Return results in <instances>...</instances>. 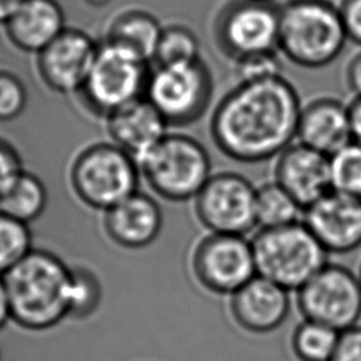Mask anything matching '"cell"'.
Wrapping results in <instances>:
<instances>
[{"label": "cell", "mask_w": 361, "mask_h": 361, "mask_svg": "<svg viewBox=\"0 0 361 361\" xmlns=\"http://www.w3.org/2000/svg\"><path fill=\"white\" fill-rule=\"evenodd\" d=\"M300 110L295 86L282 75L237 82L214 107L210 135L234 161H268L296 141Z\"/></svg>", "instance_id": "obj_1"}, {"label": "cell", "mask_w": 361, "mask_h": 361, "mask_svg": "<svg viewBox=\"0 0 361 361\" xmlns=\"http://www.w3.org/2000/svg\"><path fill=\"white\" fill-rule=\"evenodd\" d=\"M3 279L17 326L42 331L69 317L72 267L54 252L32 250Z\"/></svg>", "instance_id": "obj_2"}, {"label": "cell", "mask_w": 361, "mask_h": 361, "mask_svg": "<svg viewBox=\"0 0 361 361\" xmlns=\"http://www.w3.org/2000/svg\"><path fill=\"white\" fill-rule=\"evenodd\" d=\"M348 38L337 4L288 0L279 7L278 51L292 63L319 69L334 62Z\"/></svg>", "instance_id": "obj_3"}, {"label": "cell", "mask_w": 361, "mask_h": 361, "mask_svg": "<svg viewBox=\"0 0 361 361\" xmlns=\"http://www.w3.org/2000/svg\"><path fill=\"white\" fill-rule=\"evenodd\" d=\"M251 245L257 275L289 292H298L329 264V252L303 221L259 228L251 237Z\"/></svg>", "instance_id": "obj_4"}, {"label": "cell", "mask_w": 361, "mask_h": 361, "mask_svg": "<svg viewBox=\"0 0 361 361\" xmlns=\"http://www.w3.org/2000/svg\"><path fill=\"white\" fill-rule=\"evenodd\" d=\"M140 180L137 161L111 141L82 148L69 168L75 196L85 206L103 213L135 193Z\"/></svg>", "instance_id": "obj_5"}, {"label": "cell", "mask_w": 361, "mask_h": 361, "mask_svg": "<svg viewBox=\"0 0 361 361\" xmlns=\"http://www.w3.org/2000/svg\"><path fill=\"white\" fill-rule=\"evenodd\" d=\"M138 168L149 189L169 202L195 199L213 175L203 144L188 134L169 131L138 161Z\"/></svg>", "instance_id": "obj_6"}, {"label": "cell", "mask_w": 361, "mask_h": 361, "mask_svg": "<svg viewBox=\"0 0 361 361\" xmlns=\"http://www.w3.org/2000/svg\"><path fill=\"white\" fill-rule=\"evenodd\" d=\"M213 92L212 71L200 58L179 65H155L149 71L144 97L168 126L183 127L203 117Z\"/></svg>", "instance_id": "obj_7"}, {"label": "cell", "mask_w": 361, "mask_h": 361, "mask_svg": "<svg viewBox=\"0 0 361 361\" xmlns=\"http://www.w3.org/2000/svg\"><path fill=\"white\" fill-rule=\"evenodd\" d=\"M279 7L265 0H231L216 14L213 38L233 63L279 52Z\"/></svg>", "instance_id": "obj_8"}, {"label": "cell", "mask_w": 361, "mask_h": 361, "mask_svg": "<svg viewBox=\"0 0 361 361\" xmlns=\"http://www.w3.org/2000/svg\"><path fill=\"white\" fill-rule=\"evenodd\" d=\"M148 75L147 62L126 49L102 42L79 94L90 111L106 118L144 96Z\"/></svg>", "instance_id": "obj_9"}, {"label": "cell", "mask_w": 361, "mask_h": 361, "mask_svg": "<svg viewBox=\"0 0 361 361\" xmlns=\"http://www.w3.org/2000/svg\"><path fill=\"white\" fill-rule=\"evenodd\" d=\"M303 319L337 331L358 326L361 319V282L358 274L337 264H326L298 292Z\"/></svg>", "instance_id": "obj_10"}, {"label": "cell", "mask_w": 361, "mask_h": 361, "mask_svg": "<svg viewBox=\"0 0 361 361\" xmlns=\"http://www.w3.org/2000/svg\"><path fill=\"white\" fill-rule=\"evenodd\" d=\"M195 279L214 295L231 296L257 275L251 240L245 235L209 233L192 251Z\"/></svg>", "instance_id": "obj_11"}, {"label": "cell", "mask_w": 361, "mask_h": 361, "mask_svg": "<svg viewBox=\"0 0 361 361\" xmlns=\"http://www.w3.org/2000/svg\"><path fill=\"white\" fill-rule=\"evenodd\" d=\"M257 186L245 176L223 171L213 173L195 202V214L209 233L245 235L257 226Z\"/></svg>", "instance_id": "obj_12"}, {"label": "cell", "mask_w": 361, "mask_h": 361, "mask_svg": "<svg viewBox=\"0 0 361 361\" xmlns=\"http://www.w3.org/2000/svg\"><path fill=\"white\" fill-rule=\"evenodd\" d=\"M99 44L83 30L66 27L49 45L37 54L38 78L51 92L73 94L82 90Z\"/></svg>", "instance_id": "obj_13"}, {"label": "cell", "mask_w": 361, "mask_h": 361, "mask_svg": "<svg viewBox=\"0 0 361 361\" xmlns=\"http://www.w3.org/2000/svg\"><path fill=\"white\" fill-rule=\"evenodd\" d=\"M303 224L329 254L361 247V200L330 190L303 210Z\"/></svg>", "instance_id": "obj_14"}, {"label": "cell", "mask_w": 361, "mask_h": 361, "mask_svg": "<svg viewBox=\"0 0 361 361\" xmlns=\"http://www.w3.org/2000/svg\"><path fill=\"white\" fill-rule=\"evenodd\" d=\"M289 290L255 275L230 296L228 310L238 327L252 334L279 329L290 313Z\"/></svg>", "instance_id": "obj_15"}, {"label": "cell", "mask_w": 361, "mask_h": 361, "mask_svg": "<svg viewBox=\"0 0 361 361\" xmlns=\"http://www.w3.org/2000/svg\"><path fill=\"white\" fill-rule=\"evenodd\" d=\"M274 180L306 209L333 190L330 159L296 141L276 157Z\"/></svg>", "instance_id": "obj_16"}, {"label": "cell", "mask_w": 361, "mask_h": 361, "mask_svg": "<svg viewBox=\"0 0 361 361\" xmlns=\"http://www.w3.org/2000/svg\"><path fill=\"white\" fill-rule=\"evenodd\" d=\"M164 214L158 202L137 190L103 216V231L107 238L126 250H141L151 245L161 234Z\"/></svg>", "instance_id": "obj_17"}, {"label": "cell", "mask_w": 361, "mask_h": 361, "mask_svg": "<svg viewBox=\"0 0 361 361\" xmlns=\"http://www.w3.org/2000/svg\"><path fill=\"white\" fill-rule=\"evenodd\" d=\"M104 121L110 141L137 164L168 134L169 127L144 96L114 110Z\"/></svg>", "instance_id": "obj_18"}, {"label": "cell", "mask_w": 361, "mask_h": 361, "mask_svg": "<svg viewBox=\"0 0 361 361\" xmlns=\"http://www.w3.org/2000/svg\"><path fill=\"white\" fill-rule=\"evenodd\" d=\"M296 141L327 157L350 144L353 140L348 104L329 96L302 104Z\"/></svg>", "instance_id": "obj_19"}, {"label": "cell", "mask_w": 361, "mask_h": 361, "mask_svg": "<svg viewBox=\"0 0 361 361\" xmlns=\"http://www.w3.org/2000/svg\"><path fill=\"white\" fill-rule=\"evenodd\" d=\"M3 27L14 48L37 55L66 28L65 13L58 0H24Z\"/></svg>", "instance_id": "obj_20"}, {"label": "cell", "mask_w": 361, "mask_h": 361, "mask_svg": "<svg viewBox=\"0 0 361 361\" xmlns=\"http://www.w3.org/2000/svg\"><path fill=\"white\" fill-rule=\"evenodd\" d=\"M164 25L148 10L140 7L124 8L114 14L106 25L103 42L118 47L149 63Z\"/></svg>", "instance_id": "obj_21"}, {"label": "cell", "mask_w": 361, "mask_h": 361, "mask_svg": "<svg viewBox=\"0 0 361 361\" xmlns=\"http://www.w3.org/2000/svg\"><path fill=\"white\" fill-rule=\"evenodd\" d=\"M47 203L48 192L44 182L35 173L24 171L0 197V213L30 224L42 216Z\"/></svg>", "instance_id": "obj_22"}, {"label": "cell", "mask_w": 361, "mask_h": 361, "mask_svg": "<svg viewBox=\"0 0 361 361\" xmlns=\"http://www.w3.org/2000/svg\"><path fill=\"white\" fill-rule=\"evenodd\" d=\"M303 207L275 180L257 188L255 217L259 228H274L302 221Z\"/></svg>", "instance_id": "obj_23"}, {"label": "cell", "mask_w": 361, "mask_h": 361, "mask_svg": "<svg viewBox=\"0 0 361 361\" xmlns=\"http://www.w3.org/2000/svg\"><path fill=\"white\" fill-rule=\"evenodd\" d=\"M340 331L326 324L303 319L292 333V353L299 361H330Z\"/></svg>", "instance_id": "obj_24"}, {"label": "cell", "mask_w": 361, "mask_h": 361, "mask_svg": "<svg viewBox=\"0 0 361 361\" xmlns=\"http://www.w3.org/2000/svg\"><path fill=\"white\" fill-rule=\"evenodd\" d=\"M200 58V42L192 28L185 24L164 25L152 61L155 65H179Z\"/></svg>", "instance_id": "obj_25"}, {"label": "cell", "mask_w": 361, "mask_h": 361, "mask_svg": "<svg viewBox=\"0 0 361 361\" xmlns=\"http://www.w3.org/2000/svg\"><path fill=\"white\" fill-rule=\"evenodd\" d=\"M32 250L28 224L0 213V276L10 272Z\"/></svg>", "instance_id": "obj_26"}, {"label": "cell", "mask_w": 361, "mask_h": 361, "mask_svg": "<svg viewBox=\"0 0 361 361\" xmlns=\"http://www.w3.org/2000/svg\"><path fill=\"white\" fill-rule=\"evenodd\" d=\"M329 159L331 189L361 200V145L351 141Z\"/></svg>", "instance_id": "obj_27"}, {"label": "cell", "mask_w": 361, "mask_h": 361, "mask_svg": "<svg viewBox=\"0 0 361 361\" xmlns=\"http://www.w3.org/2000/svg\"><path fill=\"white\" fill-rule=\"evenodd\" d=\"M102 283L96 274L85 267L72 268L69 319L82 320L93 314L102 302Z\"/></svg>", "instance_id": "obj_28"}, {"label": "cell", "mask_w": 361, "mask_h": 361, "mask_svg": "<svg viewBox=\"0 0 361 361\" xmlns=\"http://www.w3.org/2000/svg\"><path fill=\"white\" fill-rule=\"evenodd\" d=\"M27 103L28 92L24 82L13 72L0 71V121L20 117Z\"/></svg>", "instance_id": "obj_29"}, {"label": "cell", "mask_w": 361, "mask_h": 361, "mask_svg": "<svg viewBox=\"0 0 361 361\" xmlns=\"http://www.w3.org/2000/svg\"><path fill=\"white\" fill-rule=\"evenodd\" d=\"M234 68L238 82L259 80L282 75V62L279 59V52L243 59L240 62H235Z\"/></svg>", "instance_id": "obj_30"}, {"label": "cell", "mask_w": 361, "mask_h": 361, "mask_svg": "<svg viewBox=\"0 0 361 361\" xmlns=\"http://www.w3.org/2000/svg\"><path fill=\"white\" fill-rule=\"evenodd\" d=\"M18 151L8 141L0 138V197L24 172Z\"/></svg>", "instance_id": "obj_31"}, {"label": "cell", "mask_w": 361, "mask_h": 361, "mask_svg": "<svg viewBox=\"0 0 361 361\" xmlns=\"http://www.w3.org/2000/svg\"><path fill=\"white\" fill-rule=\"evenodd\" d=\"M330 361H361V326H354L340 333Z\"/></svg>", "instance_id": "obj_32"}, {"label": "cell", "mask_w": 361, "mask_h": 361, "mask_svg": "<svg viewBox=\"0 0 361 361\" xmlns=\"http://www.w3.org/2000/svg\"><path fill=\"white\" fill-rule=\"evenodd\" d=\"M337 7L348 41L361 47V0H340Z\"/></svg>", "instance_id": "obj_33"}, {"label": "cell", "mask_w": 361, "mask_h": 361, "mask_svg": "<svg viewBox=\"0 0 361 361\" xmlns=\"http://www.w3.org/2000/svg\"><path fill=\"white\" fill-rule=\"evenodd\" d=\"M345 83L354 97H361V51L355 54L347 63Z\"/></svg>", "instance_id": "obj_34"}, {"label": "cell", "mask_w": 361, "mask_h": 361, "mask_svg": "<svg viewBox=\"0 0 361 361\" xmlns=\"http://www.w3.org/2000/svg\"><path fill=\"white\" fill-rule=\"evenodd\" d=\"M351 140L361 145V97H354L348 104Z\"/></svg>", "instance_id": "obj_35"}, {"label": "cell", "mask_w": 361, "mask_h": 361, "mask_svg": "<svg viewBox=\"0 0 361 361\" xmlns=\"http://www.w3.org/2000/svg\"><path fill=\"white\" fill-rule=\"evenodd\" d=\"M8 320H11L8 298H7V290H6L4 279H3V276H0V330L6 326V323Z\"/></svg>", "instance_id": "obj_36"}, {"label": "cell", "mask_w": 361, "mask_h": 361, "mask_svg": "<svg viewBox=\"0 0 361 361\" xmlns=\"http://www.w3.org/2000/svg\"><path fill=\"white\" fill-rule=\"evenodd\" d=\"M24 0H0V24H4Z\"/></svg>", "instance_id": "obj_37"}, {"label": "cell", "mask_w": 361, "mask_h": 361, "mask_svg": "<svg viewBox=\"0 0 361 361\" xmlns=\"http://www.w3.org/2000/svg\"><path fill=\"white\" fill-rule=\"evenodd\" d=\"M87 4L90 6H94V7H102V6H106L110 3V0H85Z\"/></svg>", "instance_id": "obj_38"}, {"label": "cell", "mask_w": 361, "mask_h": 361, "mask_svg": "<svg viewBox=\"0 0 361 361\" xmlns=\"http://www.w3.org/2000/svg\"><path fill=\"white\" fill-rule=\"evenodd\" d=\"M358 278H360V282H361V267H360V272H358Z\"/></svg>", "instance_id": "obj_39"}, {"label": "cell", "mask_w": 361, "mask_h": 361, "mask_svg": "<svg viewBox=\"0 0 361 361\" xmlns=\"http://www.w3.org/2000/svg\"><path fill=\"white\" fill-rule=\"evenodd\" d=\"M265 1H272V0H265Z\"/></svg>", "instance_id": "obj_40"}]
</instances>
